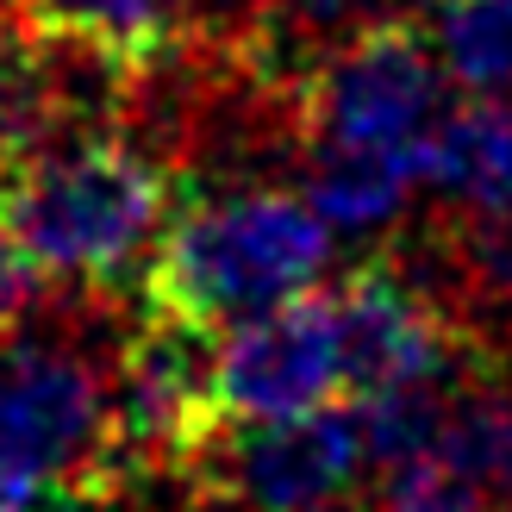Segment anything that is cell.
<instances>
[{"instance_id":"11","label":"cell","mask_w":512,"mask_h":512,"mask_svg":"<svg viewBox=\"0 0 512 512\" xmlns=\"http://www.w3.org/2000/svg\"><path fill=\"white\" fill-rule=\"evenodd\" d=\"M444 275L481 325L512 331V213L444 219Z\"/></svg>"},{"instance_id":"7","label":"cell","mask_w":512,"mask_h":512,"mask_svg":"<svg viewBox=\"0 0 512 512\" xmlns=\"http://www.w3.org/2000/svg\"><path fill=\"white\" fill-rule=\"evenodd\" d=\"M207 394H213V425H269L331 406L344 394L331 294H300L275 313L219 331Z\"/></svg>"},{"instance_id":"10","label":"cell","mask_w":512,"mask_h":512,"mask_svg":"<svg viewBox=\"0 0 512 512\" xmlns=\"http://www.w3.org/2000/svg\"><path fill=\"white\" fill-rule=\"evenodd\" d=\"M425 32L456 88L512 94V0H425Z\"/></svg>"},{"instance_id":"13","label":"cell","mask_w":512,"mask_h":512,"mask_svg":"<svg viewBox=\"0 0 512 512\" xmlns=\"http://www.w3.org/2000/svg\"><path fill=\"white\" fill-rule=\"evenodd\" d=\"M388 13H406V7L400 0H281L263 44H256V63H269L281 75H300V63L313 57V50L338 44L356 25L388 19Z\"/></svg>"},{"instance_id":"16","label":"cell","mask_w":512,"mask_h":512,"mask_svg":"<svg viewBox=\"0 0 512 512\" xmlns=\"http://www.w3.org/2000/svg\"><path fill=\"white\" fill-rule=\"evenodd\" d=\"M0 512H113L88 494H0Z\"/></svg>"},{"instance_id":"17","label":"cell","mask_w":512,"mask_h":512,"mask_svg":"<svg viewBox=\"0 0 512 512\" xmlns=\"http://www.w3.org/2000/svg\"><path fill=\"white\" fill-rule=\"evenodd\" d=\"M0 7H7V0H0Z\"/></svg>"},{"instance_id":"9","label":"cell","mask_w":512,"mask_h":512,"mask_svg":"<svg viewBox=\"0 0 512 512\" xmlns=\"http://www.w3.org/2000/svg\"><path fill=\"white\" fill-rule=\"evenodd\" d=\"M425 188L444 219H506L512 213V94H475L438 119L425 150Z\"/></svg>"},{"instance_id":"3","label":"cell","mask_w":512,"mask_h":512,"mask_svg":"<svg viewBox=\"0 0 512 512\" xmlns=\"http://www.w3.org/2000/svg\"><path fill=\"white\" fill-rule=\"evenodd\" d=\"M125 488L113 444V369L82 331L0 338V494H88Z\"/></svg>"},{"instance_id":"6","label":"cell","mask_w":512,"mask_h":512,"mask_svg":"<svg viewBox=\"0 0 512 512\" xmlns=\"http://www.w3.org/2000/svg\"><path fill=\"white\" fill-rule=\"evenodd\" d=\"M331 319H338V356H344V400L356 406L413 388H444L463 375L469 325L400 256L356 263L331 294Z\"/></svg>"},{"instance_id":"4","label":"cell","mask_w":512,"mask_h":512,"mask_svg":"<svg viewBox=\"0 0 512 512\" xmlns=\"http://www.w3.org/2000/svg\"><path fill=\"white\" fill-rule=\"evenodd\" d=\"M288 100L300 150H356L419 169L425 182V150L444 119V63L431 50L425 19L388 13L313 50Z\"/></svg>"},{"instance_id":"8","label":"cell","mask_w":512,"mask_h":512,"mask_svg":"<svg viewBox=\"0 0 512 512\" xmlns=\"http://www.w3.org/2000/svg\"><path fill=\"white\" fill-rule=\"evenodd\" d=\"M19 19L50 50L113 75L119 88L157 82L188 50L182 0H19Z\"/></svg>"},{"instance_id":"15","label":"cell","mask_w":512,"mask_h":512,"mask_svg":"<svg viewBox=\"0 0 512 512\" xmlns=\"http://www.w3.org/2000/svg\"><path fill=\"white\" fill-rule=\"evenodd\" d=\"M38 294H44V275L32 269V256L0 232V338H13V331L32 319Z\"/></svg>"},{"instance_id":"14","label":"cell","mask_w":512,"mask_h":512,"mask_svg":"<svg viewBox=\"0 0 512 512\" xmlns=\"http://www.w3.org/2000/svg\"><path fill=\"white\" fill-rule=\"evenodd\" d=\"M281 0H182L188 50H219V57H256Z\"/></svg>"},{"instance_id":"2","label":"cell","mask_w":512,"mask_h":512,"mask_svg":"<svg viewBox=\"0 0 512 512\" xmlns=\"http://www.w3.org/2000/svg\"><path fill=\"white\" fill-rule=\"evenodd\" d=\"M325 263L331 225L306 194L275 182L200 194V182L188 175L182 207L163 225L157 256L138 275V306L157 325L219 338L256 313L313 294Z\"/></svg>"},{"instance_id":"1","label":"cell","mask_w":512,"mask_h":512,"mask_svg":"<svg viewBox=\"0 0 512 512\" xmlns=\"http://www.w3.org/2000/svg\"><path fill=\"white\" fill-rule=\"evenodd\" d=\"M188 169L125 132H63L0 163V232L57 288L107 300L138 288L163 225L182 207Z\"/></svg>"},{"instance_id":"5","label":"cell","mask_w":512,"mask_h":512,"mask_svg":"<svg viewBox=\"0 0 512 512\" xmlns=\"http://www.w3.org/2000/svg\"><path fill=\"white\" fill-rule=\"evenodd\" d=\"M369 438L356 406H319L269 425H219L182 481L213 512H356Z\"/></svg>"},{"instance_id":"12","label":"cell","mask_w":512,"mask_h":512,"mask_svg":"<svg viewBox=\"0 0 512 512\" xmlns=\"http://www.w3.org/2000/svg\"><path fill=\"white\" fill-rule=\"evenodd\" d=\"M381 512H506V500L488 488V475H475L463 456L444 444V431L406 463L388 469V494Z\"/></svg>"}]
</instances>
